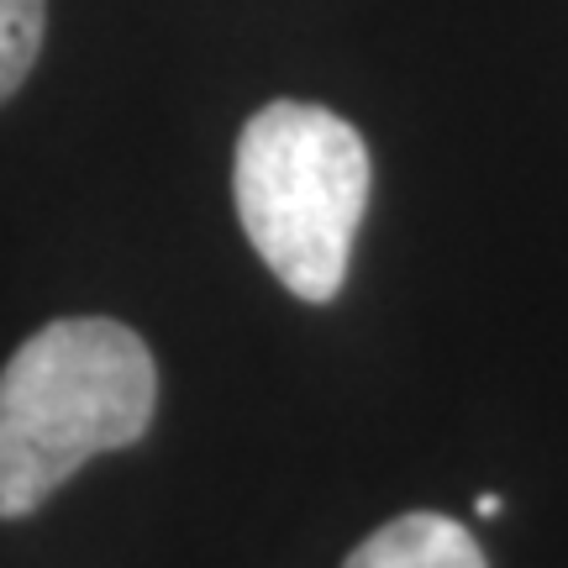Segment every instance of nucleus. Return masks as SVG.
Returning <instances> with one entry per match:
<instances>
[{"label":"nucleus","mask_w":568,"mask_h":568,"mask_svg":"<svg viewBox=\"0 0 568 568\" xmlns=\"http://www.w3.org/2000/svg\"><path fill=\"white\" fill-rule=\"evenodd\" d=\"M500 506H506V500H500V495H479V516H500Z\"/></svg>","instance_id":"obj_5"},{"label":"nucleus","mask_w":568,"mask_h":568,"mask_svg":"<svg viewBox=\"0 0 568 568\" xmlns=\"http://www.w3.org/2000/svg\"><path fill=\"white\" fill-rule=\"evenodd\" d=\"M343 568H489L474 531L437 510H410L353 548Z\"/></svg>","instance_id":"obj_3"},{"label":"nucleus","mask_w":568,"mask_h":568,"mask_svg":"<svg viewBox=\"0 0 568 568\" xmlns=\"http://www.w3.org/2000/svg\"><path fill=\"white\" fill-rule=\"evenodd\" d=\"M368 184L374 169L358 126L326 105L274 101L237 138V222L274 280L311 305L343 290Z\"/></svg>","instance_id":"obj_2"},{"label":"nucleus","mask_w":568,"mask_h":568,"mask_svg":"<svg viewBox=\"0 0 568 568\" xmlns=\"http://www.w3.org/2000/svg\"><path fill=\"white\" fill-rule=\"evenodd\" d=\"M159 406V368L132 326L74 316L32 332L0 374V521H17L90 458L132 447Z\"/></svg>","instance_id":"obj_1"},{"label":"nucleus","mask_w":568,"mask_h":568,"mask_svg":"<svg viewBox=\"0 0 568 568\" xmlns=\"http://www.w3.org/2000/svg\"><path fill=\"white\" fill-rule=\"evenodd\" d=\"M48 0H0V105L21 90L42 48Z\"/></svg>","instance_id":"obj_4"}]
</instances>
